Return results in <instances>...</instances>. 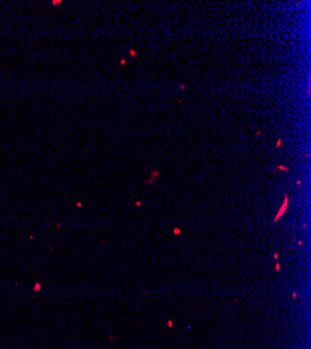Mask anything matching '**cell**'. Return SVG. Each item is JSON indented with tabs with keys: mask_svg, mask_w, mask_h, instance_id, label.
<instances>
[{
	"mask_svg": "<svg viewBox=\"0 0 311 349\" xmlns=\"http://www.w3.org/2000/svg\"><path fill=\"white\" fill-rule=\"evenodd\" d=\"M120 64L124 66V64H126V60H124V59H121V60H120Z\"/></svg>",
	"mask_w": 311,
	"mask_h": 349,
	"instance_id": "4",
	"label": "cell"
},
{
	"mask_svg": "<svg viewBox=\"0 0 311 349\" xmlns=\"http://www.w3.org/2000/svg\"><path fill=\"white\" fill-rule=\"evenodd\" d=\"M282 142H283L282 138H280V140H278V142H276V147H280V145H282Z\"/></svg>",
	"mask_w": 311,
	"mask_h": 349,
	"instance_id": "3",
	"label": "cell"
},
{
	"mask_svg": "<svg viewBox=\"0 0 311 349\" xmlns=\"http://www.w3.org/2000/svg\"><path fill=\"white\" fill-rule=\"evenodd\" d=\"M130 55H131V56H137V52L134 51V49H131V51H130Z\"/></svg>",
	"mask_w": 311,
	"mask_h": 349,
	"instance_id": "2",
	"label": "cell"
},
{
	"mask_svg": "<svg viewBox=\"0 0 311 349\" xmlns=\"http://www.w3.org/2000/svg\"><path fill=\"white\" fill-rule=\"evenodd\" d=\"M287 201H289V197H287V196H285V201H283V205H282V208H280V211L278 212V215H276L275 221H278V219L280 218V215H283V212L286 211V208H287Z\"/></svg>",
	"mask_w": 311,
	"mask_h": 349,
	"instance_id": "1",
	"label": "cell"
}]
</instances>
